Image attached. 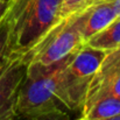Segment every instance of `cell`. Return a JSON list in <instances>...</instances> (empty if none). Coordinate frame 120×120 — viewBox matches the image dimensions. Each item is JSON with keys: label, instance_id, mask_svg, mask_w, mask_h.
I'll use <instances>...</instances> for the list:
<instances>
[{"label": "cell", "instance_id": "7", "mask_svg": "<svg viewBox=\"0 0 120 120\" xmlns=\"http://www.w3.org/2000/svg\"><path fill=\"white\" fill-rule=\"evenodd\" d=\"M91 92H105L120 99V47L105 51L86 94Z\"/></svg>", "mask_w": 120, "mask_h": 120}, {"label": "cell", "instance_id": "4", "mask_svg": "<svg viewBox=\"0 0 120 120\" xmlns=\"http://www.w3.org/2000/svg\"><path fill=\"white\" fill-rule=\"evenodd\" d=\"M85 42L71 15L61 18L25 55L28 63L54 64L80 49Z\"/></svg>", "mask_w": 120, "mask_h": 120}, {"label": "cell", "instance_id": "2", "mask_svg": "<svg viewBox=\"0 0 120 120\" xmlns=\"http://www.w3.org/2000/svg\"><path fill=\"white\" fill-rule=\"evenodd\" d=\"M67 58L49 65L27 63L26 74L20 84L16 98L18 117L33 120L39 116L60 109L56 98V84L58 72Z\"/></svg>", "mask_w": 120, "mask_h": 120}, {"label": "cell", "instance_id": "8", "mask_svg": "<svg viewBox=\"0 0 120 120\" xmlns=\"http://www.w3.org/2000/svg\"><path fill=\"white\" fill-rule=\"evenodd\" d=\"M120 113V99L105 92L87 93L82 114L87 120H100Z\"/></svg>", "mask_w": 120, "mask_h": 120}, {"label": "cell", "instance_id": "14", "mask_svg": "<svg viewBox=\"0 0 120 120\" xmlns=\"http://www.w3.org/2000/svg\"><path fill=\"white\" fill-rule=\"evenodd\" d=\"M117 14V18H120V0H109Z\"/></svg>", "mask_w": 120, "mask_h": 120}, {"label": "cell", "instance_id": "11", "mask_svg": "<svg viewBox=\"0 0 120 120\" xmlns=\"http://www.w3.org/2000/svg\"><path fill=\"white\" fill-rule=\"evenodd\" d=\"M8 57V30L5 20L0 22V65Z\"/></svg>", "mask_w": 120, "mask_h": 120}, {"label": "cell", "instance_id": "9", "mask_svg": "<svg viewBox=\"0 0 120 120\" xmlns=\"http://www.w3.org/2000/svg\"><path fill=\"white\" fill-rule=\"evenodd\" d=\"M85 44L103 51L120 47V18H117L105 28L92 35Z\"/></svg>", "mask_w": 120, "mask_h": 120}, {"label": "cell", "instance_id": "3", "mask_svg": "<svg viewBox=\"0 0 120 120\" xmlns=\"http://www.w3.org/2000/svg\"><path fill=\"white\" fill-rule=\"evenodd\" d=\"M105 51L84 44L70 55L62 65L56 84V98L60 106L70 111H82L89 85Z\"/></svg>", "mask_w": 120, "mask_h": 120}, {"label": "cell", "instance_id": "6", "mask_svg": "<svg viewBox=\"0 0 120 120\" xmlns=\"http://www.w3.org/2000/svg\"><path fill=\"white\" fill-rule=\"evenodd\" d=\"M71 18L84 42H86L92 35L116 20L117 14L109 0H94L79 12L72 14Z\"/></svg>", "mask_w": 120, "mask_h": 120}, {"label": "cell", "instance_id": "1", "mask_svg": "<svg viewBox=\"0 0 120 120\" xmlns=\"http://www.w3.org/2000/svg\"><path fill=\"white\" fill-rule=\"evenodd\" d=\"M61 18L62 0H9L4 16L8 56H25Z\"/></svg>", "mask_w": 120, "mask_h": 120}, {"label": "cell", "instance_id": "13", "mask_svg": "<svg viewBox=\"0 0 120 120\" xmlns=\"http://www.w3.org/2000/svg\"><path fill=\"white\" fill-rule=\"evenodd\" d=\"M8 4H9V0H0V22L2 21V19L5 16V13L7 11Z\"/></svg>", "mask_w": 120, "mask_h": 120}, {"label": "cell", "instance_id": "16", "mask_svg": "<svg viewBox=\"0 0 120 120\" xmlns=\"http://www.w3.org/2000/svg\"><path fill=\"white\" fill-rule=\"evenodd\" d=\"M76 120H87L86 118H84L83 116H82V118H78V119H76Z\"/></svg>", "mask_w": 120, "mask_h": 120}, {"label": "cell", "instance_id": "5", "mask_svg": "<svg viewBox=\"0 0 120 120\" xmlns=\"http://www.w3.org/2000/svg\"><path fill=\"white\" fill-rule=\"evenodd\" d=\"M27 63L23 55H9L0 65V120H15L18 117L16 98Z\"/></svg>", "mask_w": 120, "mask_h": 120}, {"label": "cell", "instance_id": "12", "mask_svg": "<svg viewBox=\"0 0 120 120\" xmlns=\"http://www.w3.org/2000/svg\"><path fill=\"white\" fill-rule=\"evenodd\" d=\"M33 120H70L68 114L62 110V109H57V110H54L51 112H48V113H44L42 116L36 117L35 119Z\"/></svg>", "mask_w": 120, "mask_h": 120}, {"label": "cell", "instance_id": "15", "mask_svg": "<svg viewBox=\"0 0 120 120\" xmlns=\"http://www.w3.org/2000/svg\"><path fill=\"white\" fill-rule=\"evenodd\" d=\"M100 120H120V113L114 114L112 117H109V118H105V119H100Z\"/></svg>", "mask_w": 120, "mask_h": 120}, {"label": "cell", "instance_id": "10", "mask_svg": "<svg viewBox=\"0 0 120 120\" xmlns=\"http://www.w3.org/2000/svg\"><path fill=\"white\" fill-rule=\"evenodd\" d=\"M91 2L93 0H62V18L79 12Z\"/></svg>", "mask_w": 120, "mask_h": 120}, {"label": "cell", "instance_id": "17", "mask_svg": "<svg viewBox=\"0 0 120 120\" xmlns=\"http://www.w3.org/2000/svg\"><path fill=\"white\" fill-rule=\"evenodd\" d=\"M93 1H94V0H93Z\"/></svg>", "mask_w": 120, "mask_h": 120}]
</instances>
